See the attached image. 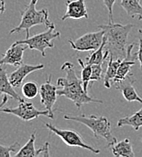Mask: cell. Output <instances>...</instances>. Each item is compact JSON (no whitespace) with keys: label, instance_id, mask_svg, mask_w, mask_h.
<instances>
[{"label":"cell","instance_id":"44dd1931","mask_svg":"<svg viewBox=\"0 0 142 157\" xmlns=\"http://www.w3.org/2000/svg\"><path fill=\"white\" fill-rule=\"evenodd\" d=\"M35 142H36V132H34L27 143L22 148L18 150L17 154H15V157H36L37 150L35 149Z\"/></svg>","mask_w":142,"mask_h":157},{"label":"cell","instance_id":"8992f818","mask_svg":"<svg viewBox=\"0 0 142 157\" xmlns=\"http://www.w3.org/2000/svg\"><path fill=\"white\" fill-rule=\"evenodd\" d=\"M45 126L47 129L52 132L53 134L57 135L58 137H60L63 142L69 145V146H72V147H80L86 150H89L90 152H92L95 155H98L100 154V150L99 149H96L93 146L88 144L83 138L81 137V135L78 133H77L74 130H69V129H61L58 128L51 124H46Z\"/></svg>","mask_w":142,"mask_h":157},{"label":"cell","instance_id":"484cf974","mask_svg":"<svg viewBox=\"0 0 142 157\" xmlns=\"http://www.w3.org/2000/svg\"><path fill=\"white\" fill-rule=\"evenodd\" d=\"M104 5L106 6L108 11V16H109V22L114 23L113 20V7L115 5L116 0H103Z\"/></svg>","mask_w":142,"mask_h":157},{"label":"cell","instance_id":"f1b7e54d","mask_svg":"<svg viewBox=\"0 0 142 157\" xmlns=\"http://www.w3.org/2000/svg\"><path fill=\"white\" fill-rule=\"evenodd\" d=\"M7 97H8V95L7 94H3V101H2V103H1V107H3L4 106V105L7 102Z\"/></svg>","mask_w":142,"mask_h":157},{"label":"cell","instance_id":"d6986e66","mask_svg":"<svg viewBox=\"0 0 142 157\" xmlns=\"http://www.w3.org/2000/svg\"><path fill=\"white\" fill-rule=\"evenodd\" d=\"M135 61H136V60H133V59H131V58L126 57L125 59H123V60L120 62V65H119V67H118V72H117V75H116V77H115V79L113 80L112 86H115L116 84H118V82L123 81V80L130 74L131 67L136 64Z\"/></svg>","mask_w":142,"mask_h":157},{"label":"cell","instance_id":"d4e9b609","mask_svg":"<svg viewBox=\"0 0 142 157\" xmlns=\"http://www.w3.org/2000/svg\"><path fill=\"white\" fill-rule=\"evenodd\" d=\"M91 68H92V71H91L90 82L99 81L102 78V75H103L102 65H92Z\"/></svg>","mask_w":142,"mask_h":157},{"label":"cell","instance_id":"5bb4252c","mask_svg":"<svg viewBox=\"0 0 142 157\" xmlns=\"http://www.w3.org/2000/svg\"><path fill=\"white\" fill-rule=\"evenodd\" d=\"M13 87L14 86L9 80V76H7V73L6 69L3 67H1V69H0V91L1 93L7 94L8 96L12 97L13 99L18 102H23V98L15 91Z\"/></svg>","mask_w":142,"mask_h":157},{"label":"cell","instance_id":"277c9868","mask_svg":"<svg viewBox=\"0 0 142 157\" xmlns=\"http://www.w3.org/2000/svg\"><path fill=\"white\" fill-rule=\"evenodd\" d=\"M38 0H30L29 5L24 9L21 12V21L20 24L16 26L15 28H13L12 30H10L9 34H16V33H19L21 31L25 30L26 36V38L29 37V31L30 28L35 26V25H44L46 27L49 28L51 27L54 24L51 22L48 18V10L46 8L37 10L36 8L37 3Z\"/></svg>","mask_w":142,"mask_h":157},{"label":"cell","instance_id":"7c38bea8","mask_svg":"<svg viewBox=\"0 0 142 157\" xmlns=\"http://www.w3.org/2000/svg\"><path fill=\"white\" fill-rule=\"evenodd\" d=\"M136 83V78L134 75L130 73L123 81L118 82L115 85V87L118 89L123 94L124 98L128 102H139L142 104V97H140L134 87V84Z\"/></svg>","mask_w":142,"mask_h":157},{"label":"cell","instance_id":"7402d4cb","mask_svg":"<svg viewBox=\"0 0 142 157\" xmlns=\"http://www.w3.org/2000/svg\"><path fill=\"white\" fill-rule=\"evenodd\" d=\"M77 62L79 64V66L81 67V80L83 83V87L85 91L88 92V88H89V85L90 83V77H91V65L89 64H85L80 58H77Z\"/></svg>","mask_w":142,"mask_h":157},{"label":"cell","instance_id":"ba28073f","mask_svg":"<svg viewBox=\"0 0 142 157\" xmlns=\"http://www.w3.org/2000/svg\"><path fill=\"white\" fill-rule=\"evenodd\" d=\"M1 112L16 115L23 121H31V120L36 119L41 115H44V116H47L48 118L54 119V114H52L48 110H47V109L39 110V109L36 108L32 103L26 102L25 100L23 102H19L18 106L16 108H10V107L3 108L2 107Z\"/></svg>","mask_w":142,"mask_h":157},{"label":"cell","instance_id":"5b68a950","mask_svg":"<svg viewBox=\"0 0 142 157\" xmlns=\"http://www.w3.org/2000/svg\"><path fill=\"white\" fill-rule=\"evenodd\" d=\"M55 24L47 28V31L37 34L33 36H29L25 40H18L16 41L18 44H25L28 46L31 50L39 51L42 56H46V49L47 48H53L55 46L54 40L60 36L59 32H55Z\"/></svg>","mask_w":142,"mask_h":157},{"label":"cell","instance_id":"8fae6325","mask_svg":"<svg viewBox=\"0 0 142 157\" xmlns=\"http://www.w3.org/2000/svg\"><path fill=\"white\" fill-rule=\"evenodd\" d=\"M67 10L64 16L61 17V20L66 19H82L89 18L88 9L86 6L85 0H67L66 1Z\"/></svg>","mask_w":142,"mask_h":157},{"label":"cell","instance_id":"4fadbf2b","mask_svg":"<svg viewBox=\"0 0 142 157\" xmlns=\"http://www.w3.org/2000/svg\"><path fill=\"white\" fill-rule=\"evenodd\" d=\"M43 68H45V66L43 64H39V65L23 64L17 68V70H15L14 72H12L10 74L9 80L14 87H20L21 85L23 84L25 78L29 74H31L35 71H37V70H42Z\"/></svg>","mask_w":142,"mask_h":157},{"label":"cell","instance_id":"1f68e13d","mask_svg":"<svg viewBox=\"0 0 142 157\" xmlns=\"http://www.w3.org/2000/svg\"><path fill=\"white\" fill-rule=\"evenodd\" d=\"M141 142H142V139H141Z\"/></svg>","mask_w":142,"mask_h":157},{"label":"cell","instance_id":"4dcf8cb0","mask_svg":"<svg viewBox=\"0 0 142 157\" xmlns=\"http://www.w3.org/2000/svg\"><path fill=\"white\" fill-rule=\"evenodd\" d=\"M140 20H141L142 21V17H140Z\"/></svg>","mask_w":142,"mask_h":157},{"label":"cell","instance_id":"9c48e42d","mask_svg":"<svg viewBox=\"0 0 142 157\" xmlns=\"http://www.w3.org/2000/svg\"><path fill=\"white\" fill-rule=\"evenodd\" d=\"M57 86L52 84V75H49L46 78V82L41 85L39 89V95L41 104L45 106V109L48 110L52 114L53 113V106L57 102Z\"/></svg>","mask_w":142,"mask_h":157},{"label":"cell","instance_id":"4316f807","mask_svg":"<svg viewBox=\"0 0 142 157\" xmlns=\"http://www.w3.org/2000/svg\"><path fill=\"white\" fill-rule=\"evenodd\" d=\"M49 149H50V144L48 142H46L42 147L37 150V156H49Z\"/></svg>","mask_w":142,"mask_h":157},{"label":"cell","instance_id":"2e32d148","mask_svg":"<svg viewBox=\"0 0 142 157\" xmlns=\"http://www.w3.org/2000/svg\"><path fill=\"white\" fill-rule=\"evenodd\" d=\"M107 45V39L104 36L103 39V43L100 45V47L97 50H95L94 52L90 55V56L89 58H87V64L89 65H103L105 63V61L108 58L109 56V52L108 50L105 51V47Z\"/></svg>","mask_w":142,"mask_h":157},{"label":"cell","instance_id":"e0dca14e","mask_svg":"<svg viewBox=\"0 0 142 157\" xmlns=\"http://www.w3.org/2000/svg\"><path fill=\"white\" fill-rule=\"evenodd\" d=\"M112 154L117 157H134L135 154L132 149V144L129 139L126 138L117 144H115L112 147Z\"/></svg>","mask_w":142,"mask_h":157},{"label":"cell","instance_id":"83f0119b","mask_svg":"<svg viewBox=\"0 0 142 157\" xmlns=\"http://www.w3.org/2000/svg\"><path fill=\"white\" fill-rule=\"evenodd\" d=\"M138 60L140 64V69L142 71V29L139 30V51L137 52Z\"/></svg>","mask_w":142,"mask_h":157},{"label":"cell","instance_id":"cb8c5ba5","mask_svg":"<svg viewBox=\"0 0 142 157\" xmlns=\"http://www.w3.org/2000/svg\"><path fill=\"white\" fill-rule=\"evenodd\" d=\"M19 143L16 142L15 144L9 146L0 145V157H11V152H15L16 150H19Z\"/></svg>","mask_w":142,"mask_h":157},{"label":"cell","instance_id":"f546056e","mask_svg":"<svg viewBox=\"0 0 142 157\" xmlns=\"http://www.w3.org/2000/svg\"><path fill=\"white\" fill-rule=\"evenodd\" d=\"M4 11H5V1L1 0V12L4 13Z\"/></svg>","mask_w":142,"mask_h":157},{"label":"cell","instance_id":"3957f363","mask_svg":"<svg viewBox=\"0 0 142 157\" xmlns=\"http://www.w3.org/2000/svg\"><path fill=\"white\" fill-rule=\"evenodd\" d=\"M64 118L66 120L78 122V123L83 124L84 125L88 126L93 132L95 138L105 139L108 143V147H112L115 144L118 143L117 138L113 135L112 132H111L110 122L105 116H97L95 114H91L89 116H87L85 114H80V115L75 116V115L66 113L64 115Z\"/></svg>","mask_w":142,"mask_h":157},{"label":"cell","instance_id":"9a60e30c","mask_svg":"<svg viewBox=\"0 0 142 157\" xmlns=\"http://www.w3.org/2000/svg\"><path fill=\"white\" fill-rule=\"evenodd\" d=\"M108 67L106 69L104 77H103V81H104V86L106 88H110L112 86V83L113 80L116 77L117 72H118V67L120 65V62L122 61L121 59H114L112 56H108Z\"/></svg>","mask_w":142,"mask_h":157},{"label":"cell","instance_id":"30bf717a","mask_svg":"<svg viewBox=\"0 0 142 157\" xmlns=\"http://www.w3.org/2000/svg\"><path fill=\"white\" fill-rule=\"evenodd\" d=\"M28 48V46L25 44H18L15 42L11 45L6 52L2 56L0 64L3 65H9L16 67H20L24 63V52L26 49Z\"/></svg>","mask_w":142,"mask_h":157},{"label":"cell","instance_id":"ffe728a7","mask_svg":"<svg viewBox=\"0 0 142 157\" xmlns=\"http://www.w3.org/2000/svg\"><path fill=\"white\" fill-rule=\"evenodd\" d=\"M120 5L126 13L131 17H142V6L140 0H120Z\"/></svg>","mask_w":142,"mask_h":157},{"label":"cell","instance_id":"52a82bcc","mask_svg":"<svg viewBox=\"0 0 142 157\" xmlns=\"http://www.w3.org/2000/svg\"><path fill=\"white\" fill-rule=\"evenodd\" d=\"M105 36V30L99 28L98 31L87 33L76 40H69L71 48L76 51L86 52V51H95L100 47L103 43Z\"/></svg>","mask_w":142,"mask_h":157},{"label":"cell","instance_id":"6da1fadb","mask_svg":"<svg viewBox=\"0 0 142 157\" xmlns=\"http://www.w3.org/2000/svg\"><path fill=\"white\" fill-rule=\"evenodd\" d=\"M61 70L66 73V76L60 77L57 81L58 96H65L66 98L71 100L77 109H80L85 104L103 103L99 99L89 96L88 92L85 91L82 80L77 77L75 67L71 62H65L61 67Z\"/></svg>","mask_w":142,"mask_h":157},{"label":"cell","instance_id":"7a4b0ae2","mask_svg":"<svg viewBox=\"0 0 142 157\" xmlns=\"http://www.w3.org/2000/svg\"><path fill=\"white\" fill-rule=\"evenodd\" d=\"M133 25H121L118 23L109 22L107 25H98V28L105 30V37L107 39V50L109 56L114 59H125L128 53V34L133 28Z\"/></svg>","mask_w":142,"mask_h":157},{"label":"cell","instance_id":"603a6c76","mask_svg":"<svg viewBox=\"0 0 142 157\" xmlns=\"http://www.w3.org/2000/svg\"><path fill=\"white\" fill-rule=\"evenodd\" d=\"M39 89L37 86V84L34 81H27L24 83L22 86V94L24 97L27 99H33L35 98L38 94Z\"/></svg>","mask_w":142,"mask_h":157},{"label":"cell","instance_id":"ac0fdd59","mask_svg":"<svg viewBox=\"0 0 142 157\" xmlns=\"http://www.w3.org/2000/svg\"><path fill=\"white\" fill-rule=\"evenodd\" d=\"M131 126L135 131H139L142 127V107L138 112L133 113L132 115L126 116L118 121L117 126L121 128L123 126Z\"/></svg>","mask_w":142,"mask_h":157}]
</instances>
